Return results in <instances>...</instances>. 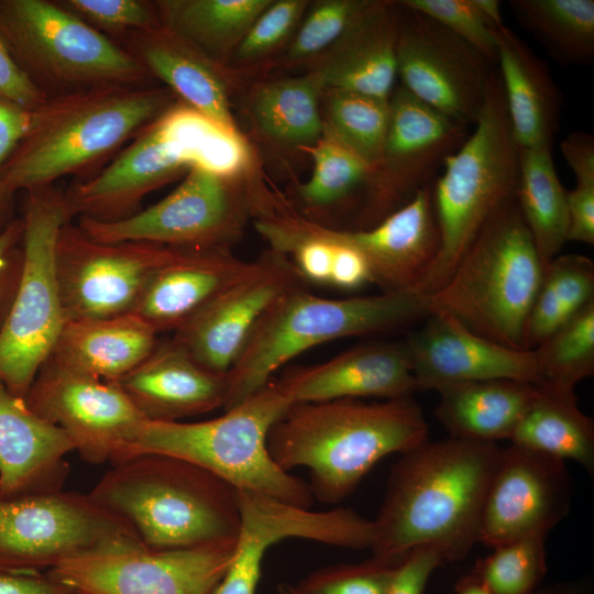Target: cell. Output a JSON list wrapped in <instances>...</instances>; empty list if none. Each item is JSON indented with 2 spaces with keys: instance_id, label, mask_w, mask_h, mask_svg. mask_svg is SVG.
<instances>
[{
  "instance_id": "obj_1",
  "label": "cell",
  "mask_w": 594,
  "mask_h": 594,
  "mask_svg": "<svg viewBox=\"0 0 594 594\" xmlns=\"http://www.w3.org/2000/svg\"><path fill=\"white\" fill-rule=\"evenodd\" d=\"M502 453L497 443L453 437L402 453L373 520V557L398 562L416 547L435 546L447 562L465 558L479 542Z\"/></svg>"
},
{
  "instance_id": "obj_2",
  "label": "cell",
  "mask_w": 594,
  "mask_h": 594,
  "mask_svg": "<svg viewBox=\"0 0 594 594\" xmlns=\"http://www.w3.org/2000/svg\"><path fill=\"white\" fill-rule=\"evenodd\" d=\"M428 427L411 398L292 404L273 425L267 449L284 471L309 469L314 499L338 504L383 458L425 442Z\"/></svg>"
},
{
  "instance_id": "obj_3",
  "label": "cell",
  "mask_w": 594,
  "mask_h": 594,
  "mask_svg": "<svg viewBox=\"0 0 594 594\" xmlns=\"http://www.w3.org/2000/svg\"><path fill=\"white\" fill-rule=\"evenodd\" d=\"M167 87L105 86L50 97L0 167L13 194L53 186L86 170L163 116L174 102Z\"/></svg>"
},
{
  "instance_id": "obj_4",
  "label": "cell",
  "mask_w": 594,
  "mask_h": 594,
  "mask_svg": "<svg viewBox=\"0 0 594 594\" xmlns=\"http://www.w3.org/2000/svg\"><path fill=\"white\" fill-rule=\"evenodd\" d=\"M155 550L237 538L239 490L189 461L141 453L112 464L88 493Z\"/></svg>"
},
{
  "instance_id": "obj_5",
  "label": "cell",
  "mask_w": 594,
  "mask_h": 594,
  "mask_svg": "<svg viewBox=\"0 0 594 594\" xmlns=\"http://www.w3.org/2000/svg\"><path fill=\"white\" fill-rule=\"evenodd\" d=\"M429 312V297L416 290L332 299L314 295L307 287L295 289L264 314L227 373L223 410L239 405L279 367L312 346L386 332Z\"/></svg>"
},
{
  "instance_id": "obj_6",
  "label": "cell",
  "mask_w": 594,
  "mask_h": 594,
  "mask_svg": "<svg viewBox=\"0 0 594 594\" xmlns=\"http://www.w3.org/2000/svg\"><path fill=\"white\" fill-rule=\"evenodd\" d=\"M292 404L279 381L272 378L217 418L197 422L146 420L128 458L172 455L210 471L238 490L310 508L315 499L308 483L280 469L267 449L271 428Z\"/></svg>"
},
{
  "instance_id": "obj_7",
  "label": "cell",
  "mask_w": 594,
  "mask_h": 594,
  "mask_svg": "<svg viewBox=\"0 0 594 594\" xmlns=\"http://www.w3.org/2000/svg\"><path fill=\"white\" fill-rule=\"evenodd\" d=\"M474 130L443 163L432 188L439 250L416 292L430 297L454 268L491 216L516 195L519 148L499 73H493Z\"/></svg>"
},
{
  "instance_id": "obj_8",
  "label": "cell",
  "mask_w": 594,
  "mask_h": 594,
  "mask_svg": "<svg viewBox=\"0 0 594 594\" xmlns=\"http://www.w3.org/2000/svg\"><path fill=\"white\" fill-rule=\"evenodd\" d=\"M544 266L516 198L503 204L481 229L448 282L429 297L471 331L526 350V321Z\"/></svg>"
},
{
  "instance_id": "obj_9",
  "label": "cell",
  "mask_w": 594,
  "mask_h": 594,
  "mask_svg": "<svg viewBox=\"0 0 594 594\" xmlns=\"http://www.w3.org/2000/svg\"><path fill=\"white\" fill-rule=\"evenodd\" d=\"M0 36L50 97L151 79L128 51L57 1L0 0Z\"/></svg>"
},
{
  "instance_id": "obj_10",
  "label": "cell",
  "mask_w": 594,
  "mask_h": 594,
  "mask_svg": "<svg viewBox=\"0 0 594 594\" xmlns=\"http://www.w3.org/2000/svg\"><path fill=\"white\" fill-rule=\"evenodd\" d=\"M73 215L65 193L53 186L26 193L23 267L9 316L0 330V378L25 397L65 324L55 272L61 229Z\"/></svg>"
},
{
  "instance_id": "obj_11",
  "label": "cell",
  "mask_w": 594,
  "mask_h": 594,
  "mask_svg": "<svg viewBox=\"0 0 594 594\" xmlns=\"http://www.w3.org/2000/svg\"><path fill=\"white\" fill-rule=\"evenodd\" d=\"M129 541L141 539L89 494L0 490V573L44 574L74 556Z\"/></svg>"
},
{
  "instance_id": "obj_12",
  "label": "cell",
  "mask_w": 594,
  "mask_h": 594,
  "mask_svg": "<svg viewBox=\"0 0 594 594\" xmlns=\"http://www.w3.org/2000/svg\"><path fill=\"white\" fill-rule=\"evenodd\" d=\"M243 180L191 167L183 182L155 205L114 221L79 217L77 226L90 239L105 243L231 249L253 215L255 186Z\"/></svg>"
},
{
  "instance_id": "obj_13",
  "label": "cell",
  "mask_w": 594,
  "mask_h": 594,
  "mask_svg": "<svg viewBox=\"0 0 594 594\" xmlns=\"http://www.w3.org/2000/svg\"><path fill=\"white\" fill-rule=\"evenodd\" d=\"M234 548L235 538L167 550L120 542L68 558L47 574L79 594H211Z\"/></svg>"
},
{
  "instance_id": "obj_14",
  "label": "cell",
  "mask_w": 594,
  "mask_h": 594,
  "mask_svg": "<svg viewBox=\"0 0 594 594\" xmlns=\"http://www.w3.org/2000/svg\"><path fill=\"white\" fill-rule=\"evenodd\" d=\"M176 251L150 242L95 241L77 224L67 222L55 248L65 321L132 314L153 274Z\"/></svg>"
},
{
  "instance_id": "obj_15",
  "label": "cell",
  "mask_w": 594,
  "mask_h": 594,
  "mask_svg": "<svg viewBox=\"0 0 594 594\" xmlns=\"http://www.w3.org/2000/svg\"><path fill=\"white\" fill-rule=\"evenodd\" d=\"M399 6V85L452 120L474 125L496 64L438 21Z\"/></svg>"
},
{
  "instance_id": "obj_16",
  "label": "cell",
  "mask_w": 594,
  "mask_h": 594,
  "mask_svg": "<svg viewBox=\"0 0 594 594\" xmlns=\"http://www.w3.org/2000/svg\"><path fill=\"white\" fill-rule=\"evenodd\" d=\"M382 157L372 169L359 230L370 229L407 204L465 141L469 125L424 103L403 86L388 99Z\"/></svg>"
},
{
  "instance_id": "obj_17",
  "label": "cell",
  "mask_w": 594,
  "mask_h": 594,
  "mask_svg": "<svg viewBox=\"0 0 594 594\" xmlns=\"http://www.w3.org/2000/svg\"><path fill=\"white\" fill-rule=\"evenodd\" d=\"M24 400L38 417L63 429L80 458L92 464L125 460L146 421L118 383L48 362Z\"/></svg>"
},
{
  "instance_id": "obj_18",
  "label": "cell",
  "mask_w": 594,
  "mask_h": 594,
  "mask_svg": "<svg viewBox=\"0 0 594 594\" xmlns=\"http://www.w3.org/2000/svg\"><path fill=\"white\" fill-rule=\"evenodd\" d=\"M239 502L241 521L234 554L211 594H255L267 550L284 539L350 549H371L373 544V520L349 508L315 512L246 490H239Z\"/></svg>"
},
{
  "instance_id": "obj_19",
  "label": "cell",
  "mask_w": 594,
  "mask_h": 594,
  "mask_svg": "<svg viewBox=\"0 0 594 594\" xmlns=\"http://www.w3.org/2000/svg\"><path fill=\"white\" fill-rule=\"evenodd\" d=\"M306 285L289 256L268 249L174 331L173 338L202 366L226 374L264 314L279 298Z\"/></svg>"
},
{
  "instance_id": "obj_20",
  "label": "cell",
  "mask_w": 594,
  "mask_h": 594,
  "mask_svg": "<svg viewBox=\"0 0 594 594\" xmlns=\"http://www.w3.org/2000/svg\"><path fill=\"white\" fill-rule=\"evenodd\" d=\"M572 480L564 461L510 444L491 481L479 542L490 548L546 535L568 514Z\"/></svg>"
},
{
  "instance_id": "obj_21",
  "label": "cell",
  "mask_w": 594,
  "mask_h": 594,
  "mask_svg": "<svg viewBox=\"0 0 594 594\" xmlns=\"http://www.w3.org/2000/svg\"><path fill=\"white\" fill-rule=\"evenodd\" d=\"M289 213L304 231L360 253L369 266L372 283L383 293L416 290L439 250V229L430 185L365 230L326 227L305 218L292 205Z\"/></svg>"
},
{
  "instance_id": "obj_22",
  "label": "cell",
  "mask_w": 594,
  "mask_h": 594,
  "mask_svg": "<svg viewBox=\"0 0 594 594\" xmlns=\"http://www.w3.org/2000/svg\"><path fill=\"white\" fill-rule=\"evenodd\" d=\"M404 343L417 391L486 380L541 383L534 350L488 340L444 311L431 310L422 327Z\"/></svg>"
},
{
  "instance_id": "obj_23",
  "label": "cell",
  "mask_w": 594,
  "mask_h": 594,
  "mask_svg": "<svg viewBox=\"0 0 594 594\" xmlns=\"http://www.w3.org/2000/svg\"><path fill=\"white\" fill-rule=\"evenodd\" d=\"M164 116L143 129L99 174L64 191L73 217L128 218L139 211L144 196L193 167Z\"/></svg>"
},
{
  "instance_id": "obj_24",
  "label": "cell",
  "mask_w": 594,
  "mask_h": 594,
  "mask_svg": "<svg viewBox=\"0 0 594 594\" xmlns=\"http://www.w3.org/2000/svg\"><path fill=\"white\" fill-rule=\"evenodd\" d=\"M295 403L376 397H411L416 384L404 342L364 344L278 378Z\"/></svg>"
},
{
  "instance_id": "obj_25",
  "label": "cell",
  "mask_w": 594,
  "mask_h": 594,
  "mask_svg": "<svg viewBox=\"0 0 594 594\" xmlns=\"http://www.w3.org/2000/svg\"><path fill=\"white\" fill-rule=\"evenodd\" d=\"M116 383L150 421H180L223 408L227 373L198 363L173 337L157 341L151 354Z\"/></svg>"
},
{
  "instance_id": "obj_26",
  "label": "cell",
  "mask_w": 594,
  "mask_h": 594,
  "mask_svg": "<svg viewBox=\"0 0 594 594\" xmlns=\"http://www.w3.org/2000/svg\"><path fill=\"white\" fill-rule=\"evenodd\" d=\"M123 45L151 78L165 84L184 105L210 120L239 131L231 111L233 70L169 30L131 32Z\"/></svg>"
},
{
  "instance_id": "obj_27",
  "label": "cell",
  "mask_w": 594,
  "mask_h": 594,
  "mask_svg": "<svg viewBox=\"0 0 594 594\" xmlns=\"http://www.w3.org/2000/svg\"><path fill=\"white\" fill-rule=\"evenodd\" d=\"M250 264L231 249H177L153 274L132 314L157 334L174 332L241 277Z\"/></svg>"
},
{
  "instance_id": "obj_28",
  "label": "cell",
  "mask_w": 594,
  "mask_h": 594,
  "mask_svg": "<svg viewBox=\"0 0 594 594\" xmlns=\"http://www.w3.org/2000/svg\"><path fill=\"white\" fill-rule=\"evenodd\" d=\"M398 1L371 0L342 37L311 69L326 89L389 99L395 88Z\"/></svg>"
},
{
  "instance_id": "obj_29",
  "label": "cell",
  "mask_w": 594,
  "mask_h": 594,
  "mask_svg": "<svg viewBox=\"0 0 594 594\" xmlns=\"http://www.w3.org/2000/svg\"><path fill=\"white\" fill-rule=\"evenodd\" d=\"M75 450L67 433L33 413L0 378V490L6 493L62 490L64 457Z\"/></svg>"
},
{
  "instance_id": "obj_30",
  "label": "cell",
  "mask_w": 594,
  "mask_h": 594,
  "mask_svg": "<svg viewBox=\"0 0 594 594\" xmlns=\"http://www.w3.org/2000/svg\"><path fill=\"white\" fill-rule=\"evenodd\" d=\"M157 336L134 314L66 321L45 362L117 382L151 354L158 341Z\"/></svg>"
},
{
  "instance_id": "obj_31",
  "label": "cell",
  "mask_w": 594,
  "mask_h": 594,
  "mask_svg": "<svg viewBox=\"0 0 594 594\" xmlns=\"http://www.w3.org/2000/svg\"><path fill=\"white\" fill-rule=\"evenodd\" d=\"M496 66L519 148L551 146L561 97L543 61L506 25L495 28Z\"/></svg>"
},
{
  "instance_id": "obj_32",
  "label": "cell",
  "mask_w": 594,
  "mask_h": 594,
  "mask_svg": "<svg viewBox=\"0 0 594 594\" xmlns=\"http://www.w3.org/2000/svg\"><path fill=\"white\" fill-rule=\"evenodd\" d=\"M438 420L450 437L496 443L510 439L538 385L514 380L457 383L436 391Z\"/></svg>"
},
{
  "instance_id": "obj_33",
  "label": "cell",
  "mask_w": 594,
  "mask_h": 594,
  "mask_svg": "<svg viewBox=\"0 0 594 594\" xmlns=\"http://www.w3.org/2000/svg\"><path fill=\"white\" fill-rule=\"evenodd\" d=\"M324 90L314 69L300 76L262 81L249 96L251 120L266 140L306 150L323 132L320 101Z\"/></svg>"
},
{
  "instance_id": "obj_34",
  "label": "cell",
  "mask_w": 594,
  "mask_h": 594,
  "mask_svg": "<svg viewBox=\"0 0 594 594\" xmlns=\"http://www.w3.org/2000/svg\"><path fill=\"white\" fill-rule=\"evenodd\" d=\"M512 444L594 471V424L578 406L574 391L538 385L510 439Z\"/></svg>"
},
{
  "instance_id": "obj_35",
  "label": "cell",
  "mask_w": 594,
  "mask_h": 594,
  "mask_svg": "<svg viewBox=\"0 0 594 594\" xmlns=\"http://www.w3.org/2000/svg\"><path fill=\"white\" fill-rule=\"evenodd\" d=\"M162 26L227 66L255 19L272 0L154 1Z\"/></svg>"
},
{
  "instance_id": "obj_36",
  "label": "cell",
  "mask_w": 594,
  "mask_h": 594,
  "mask_svg": "<svg viewBox=\"0 0 594 594\" xmlns=\"http://www.w3.org/2000/svg\"><path fill=\"white\" fill-rule=\"evenodd\" d=\"M566 193L558 177L551 146L519 148L515 198L544 268L568 242Z\"/></svg>"
},
{
  "instance_id": "obj_37",
  "label": "cell",
  "mask_w": 594,
  "mask_h": 594,
  "mask_svg": "<svg viewBox=\"0 0 594 594\" xmlns=\"http://www.w3.org/2000/svg\"><path fill=\"white\" fill-rule=\"evenodd\" d=\"M594 301V263L581 254H559L544 268L530 308L524 346L534 350Z\"/></svg>"
},
{
  "instance_id": "obj_38",
  "label": "cell",
  "mask_w": 594,
  "mask_h": 594,
  "mask_svg": "<svg viewBox=\"0 0 594 594\" xmlns=\"http://www.w3.org/2000/svg\"><path fill=\"white\" fill-rule=\"evenodd\" d=\"M306 150L311 155L314 170L308 182L297 188L301 206L300 211H297L312 220L323 212L350 208L358 202L355 196L361 193L363 206L360 224L371 166L324 130L321 138Z\"/></svg>"
},
{
  "instance_id": "obj_39",
  "label": "cell",
  "mask_w": 594,
  "mask_h": 594,
  "mask_svg": "<svg viewBox=\"0 0 594 594\" xmlns=\"http://www.w3.org/2000/svg\"><path fill=\"white\" fill-rule=\"evenodd\" d=\"M509 7L559 61L581 65L593 59V0H512Z\"/></svg>"
},
{
  "instance_id": "obj_40",
  "label": "cell",
  "mask_w": 594,
  "mask_h": 594,
  "mask_svg": "<svg viewBox=\"0 0 594 594\" xmlns=\"http://www.w3.org/2000/svg\"><path fill=\"white\" fill-rule=\"evenodd\" d=\"M323 130L373 169L382 157L388 124V99L326 89Z\"/></svg>"
},
{
  "instance_id": "obj_41",
  "label": "cell",
  "mask_w": 594,
  "mask_h": 594,
  "mask_svg": "<svg viewBox=\"0 0 594 594\" xmlns=\"http://www.w3.org/2000/svg\"><path fill=\"white\" fill-rule=\"evenodd\" d=\"M541 383L574 391L594 374V301L534 349Z\"/></svg>"
},
{
  "instance_id": "obj_42",
  "label": "cell",
  "mask_w": 594,
  "mask_h": 594,
  "mask_svg": "<svg viewBox=\"0 0 594 594\" xmlns=\"http://www.w3.org/2000/svg\"><path fill=\"white\" fill-rule=\"evenodd\" d=\"M546 535L493 548L472 571L490 594H534L547 573Z\"/></svg>"
},
{
  "instance_id": "obj_43",
  "label": "cell",
  "mask_w": 594,
  "mask_h": 594,
  "mask_svg": "<svg viewBox=\"0 0 594 594\" xmlns=\"http://www.w3.org/2000/svg\"><path fill=\"white\" fill-rule=\"evenodd\" d=\"M371 0H320L309 4L279 64L318 62L348 31Z\"/></svg>"
},
{
  "instance_id": "obj_44",
  "label": "cell",
  "mask_w": 594,
  "mask_h": 594,
  "mask_svg": "<svg viewBox=\"0 0 594 594\" xmlns=\"http://www.w3.org/2000/svg\"><path fill=\"white\" fill-rule=\"evenodd\" d=\"M306 0H272L235 47L228 67L252 66L286 48L309 6Z\"/></svg>"
},
{
  "instance_id": "obj_45",
  "label": "cell",
  "mask_w": 594,
  "mask_h": 594,
  "mask_svg": "<svg viewBox=\"0 0 594 594\" xmlns=\"http://www.w3.org/2000/svg\"><path fill=\"white\" fill-rule=\"evenodd\" d=\"M398 562L372 557L358 563L328 565L297 584L282 583L278 588L287 594H386Z\"/></svg>"
},
{
  "instance_id": "obj_46",
  "label": "cell",
  "mask_w": 594,
  "mask_h": 594,
  "mask_svg": "<svg viewBox=\"0 0 594 594\" xmlns=\"http://www.w3.org/2000/svg\"><path fill=\"white\" fill-rule=\"evenodd\" d=\"M57 2L102 34L110 33L113 36L123 37L131 32L162 26L154 1L62 0Z\"/></svg>"
},
{
  "instance_id": "obj_47",
  "label": "cell",
  "mask_w": 594,
  "mask_h": 594,
  "mask_svg": "<svg viewBox=\"0 0 594 594\" xmlns=\"http://www.w3.org/2000/svg\"><path fill=\"white\" fill-rule=\"evenodd\" d=\"M399 3L438 21L496 64L495 28L471 0H404Z\"/></svg>"
},
{
  "instance_id": "obj_48",
  "label": "cell",
  "mask_w": 594,
  "mask_h": 594,
  "mask_svg": "<svg viewBox=\"0 0 594 594\" xmlns=\"http://www.w3.org/2000/svg\"><path fill=\"white\" fill-rule=\"evenodd\" d=\"M23 219L16 218L0 233V330L12 308L23 267Z\"/></svg>"
},
{
  "instance_id": "obj_49",
  "label": "cell",
  "mask_w": 594,
  "mask_h": 594,
  "mask_svg": "<svg viewBox=\"0 0 594 594\" xmlns=\"http://www.w3.org/2000/svg\"><path fill=\"white\" fill-rule=\"evenodd\" d=\"M446 562L435 546L414 548L397 563L386 594H424L431 574Z\"/></svg>"
},
{
  "instance_id": "obj_50",
  "label": "cell",
  "mask_w": 594,
  "mask_h": 594,
  "mask_svg": "<svg viewBox=\"0 0 594 594\" xmlns=\"http://www.w3.org/2000/svg\"><path fill=\"white\" fill-rule=\"evenodd\" d=\"M0 98L26 109H35L50 99L14 59L0 36Z\"/></svg>"
},
{
  "instance_id": "obj_51",
  "label": "cell",
  "mask_w": 594,
  "mask_h": 594,
  "mask_svg": "<svg viewBox=\"0 0 594 594\" xmlns=\"http://www.w3.org/2000/svg\"><path fill=\"white\" fill-rule=\"evenodd\" d=\"M568 241L594 244V184H576L566 193Z\"/></svg>"
},
{
  "instance_id": "obj_52",
  "label": "cell",
  "mask_w": 594,
  "mask_h": 594,
  "mask_svg": "<svg viewBox=\"0 0 594 594\" xmlns=\"http://www.w3.org/2000/svg\"><path fill=\"white\" fill-rule=\"evenodd\" d=\"M34 109H26L0 98V167L29 132Z\"/></svg>"
},
{
  "instance_id": "obj_53",
  "label": "cell",
  "mask_w": 594,
  "mask_h": 594,
  "mask_svg": "<svg viewBox=\"0 0 594 594\" xmlns=\"http://www.w3.org/2000/svg\"><path fill=\"white\" fill-rule=\"evenodd\" d=\"M560 148L574 173L576 184H594V138L585 132H573L561 143Z\"/></svg>"
},
{
  "instance_id": "obj_54",
  "label": "cell",
  "mask_w": 594,
  "mask_h": 594,
  "mask_svg": "<svg viewBox=\"0 0 594 594\" xmlns=\"http://www.w3.org/2000/svg\"><path fill=\"white\" fill-rule=\"evenodd\" d=\"M70 587L44 574L0 573V594H69Z\"/></svg>"
},
{
  "instance_id": "obj_55",
  "label": "cell",
  "mask_w": 594,
  "mask_h": 594,
  "mask_svg": "<svg viewBox=\"0 0 594 594\" xmlns=\"http://www.w3.org/2000/svg\"><path fill=\"white\" fill-rule=\"evenodd\" d=\"M14 195L0 179V233L16 219L14 217Z\"/></svg>"
},
{
  "instance_id": "obj_56",
  "label": "cell",
  "mask_w": 594,
  "mask_h": 594,
  "mask_svg": "<svg viewBox=\"0 0 594 594\" xmlns=\"http://www.w3.org/2000/svg\"><path fill=\"white\" fill-rule=\"evenodd\" d=\"M474 7L485 16L494 26L501 28L503 23L501 13V3L497 0H471Z\"/></svg>"
},
{
  "instance_id": "obj_57",
  "label": "cell",
  "mask_w": 594,
  "mask_h": 594,
  "mask_svg": "<svg viewBox=\"0 0 594 594\" xmlns=\"http://www.w3.org/2000/svg\"><path fill=\"white\" fill-rule=\"evenodd\" d=\"M454 594H490L485 586L471 573L461 578Z\"/></svg>"
},
{
  "instance_id": "obj_58",
  "label": "cell",
  "mask_w": 594,
  "mask_h": 594,
  "mask_svg": "<svg viewBox=\"0 0 594 594\" xmlns=\"http://www.w3.org/2000/svg\"><path fill=\"white\" fill-rule=\"evenodd\" d=\"M534 594H581V591L573 585H556L537 590Z\"/></svg>"
},
{
  "instance_id": "obj_59",
  "label": "cell",
  "mask_w": 594,
  "mask_h": 594,
  "mask_svg": "<svg viewBox=\"0 0 594 594\" xmlns=\"http://www.w3.org/2000/svg\"><path fill=\"white\" fill-rule=\"evenodd\" d=\"M278 594H286V593H284L283 591L278 590Z\"/></svg>"
},
{
  "instance_id": "obj_60",
  "label": "cell",
  "mask_w": 594,
  "mask_h": 594,
  "mask_svg": "<svg viewBox=\"0 0 594 594\" xmlns=\"http://www.w3.org/2000/svg\"><path fill=\"white\" fill-rule=\"evenodd\" d=\"M69 594H79V593H77V592L73 591V592H70Z\"/></svg>"
}]
</instances>
